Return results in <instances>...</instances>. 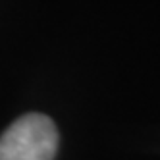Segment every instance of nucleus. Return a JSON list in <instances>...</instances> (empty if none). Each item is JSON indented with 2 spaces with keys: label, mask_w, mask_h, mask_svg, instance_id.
<instances>
[{
  "label": "nucleus",
  "mask_w": 160,
  "mask_h": 160,
  "mask_svg": "<svg viewBox=\"0 0 160 160\" xmlns=\"http://www.w3.org/2000/svg\"><path fill=\"white\" fill-rule=\"evenodd\" d=\"M56 148L58 131L44 114L21 116L0 137V160H52Z\"/></svg>",
  "instance_id": "f257e3e1"
}]
</instances>
